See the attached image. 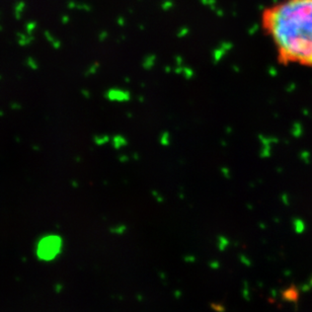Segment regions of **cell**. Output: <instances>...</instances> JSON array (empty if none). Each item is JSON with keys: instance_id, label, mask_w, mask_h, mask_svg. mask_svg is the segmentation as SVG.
Returning a JSON list of instances; mask_svg holds the SVG:
<instances>
[{"instance_id": "obj_2", "label": "cell", "mask_w": 312, "mask_h": 312, "mask_svg": "<svg viewBox=\"0 0 312 312\" xmlns=\"http://www.w3.org/2000/svg\"><path fill=\"white\" fill-rule=\"evenodd\" d=\"M61 248V239L56 235L44 237L39 242L38 255L43 260H51L56 257Z\"/></svg>"}, {"instance_id": "obj_1", "label": "cell", "mask_w": 312, "mask_h": 312, "mask_svg": "<svg viewBox=\"0 0 312 312\" xmlns=\"http://www.w3.org/2000/svg\"><path fill=\"white\" fill-rule=\"evenodd\" d=\"M262 27L281 64L312 68V0L275 2L263 9Z\"/></svg>"}]
</instances>
